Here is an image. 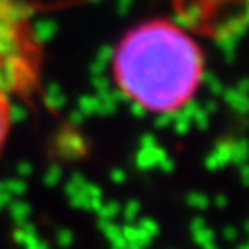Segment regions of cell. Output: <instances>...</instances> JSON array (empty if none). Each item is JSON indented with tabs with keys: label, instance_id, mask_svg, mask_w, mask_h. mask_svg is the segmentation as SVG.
<instances>
[{
	"label": "cell",
	"instance_id": "cell-1",
	"mask_svg": "<svg viewBox=\"0 0 249 249\" xmlns=\"http://www.w3.org/2000/svg\"><path fill=\"white\" fill-rule=\"evenodd\" d=\"M110 73L118 92L149 116H171L189 106L206 75L202 45L173 20L151 18L118 39Z\"/></svg>",
	"mask_w": 249,
	"mask_h": 249
},
{
	"label": "cell",
	"instance_id": "cell-2",
	"mask_svg": "<svg viewBox=\"0 0 249 249\" xmlns=\"http://www.w3.org/2000/svg\"><path fill=\"white\" fill-rule=\"evenodd\" d=\"M43 45L26 0H0V85L14 100L34 102L41 92Z\"/></svg>",
	"mask_w": 249,
	"mask_h": 249
},
{
	"label": "cell",
	"instance_id": "cell-3",
	"mask_svg": "<svg viewBox=\"0 0 249 249\" xmlns=\"http://www.w3.org/2000/svg\"><path fill=\"white\" fill-rule=\"evenodd\" d=\"M14 96L0 85V155L8 145L14 128Z\"/></svg>",
	"mask_w": 249,
	"mask_h": 249
}]
</instances>
